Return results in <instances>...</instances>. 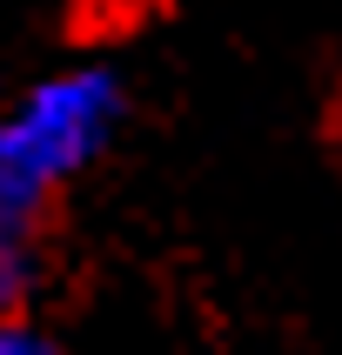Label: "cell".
<instances>
[{"mask_svg":"<svg viewBox=\"0 0 342 355\" xmlns=\"http://www.w3.org/2000/svg\"><path fill=\"white\" fill-rule=\"evenodd\" d=\"M121 121H128V80L108 60H74L27 80L0 107V155L27 188L54 201L114 148Z\"/></svg>","mask_w":342,"mask_h":355,"instance_id":"1","label":"cell"},{"mask_svg":"<svg viewBox=\"0 0 342 355\" xmlns=\"http://www.w3.org/2000/svg\"><path fill=\"white\" fill-rule=\"evenodd\" d=\"M40 215H47V195L27 188V181L7 168V155H0V315H20L27 295H34V275H40Z\"/></svg>","mask_w":342,"mask_h":355,"instance_id":"2","label":"cell"},{"mask_svg":"<svg viewBox=\"0 0 342 355\" xmlns=\"http://www.w3.org/2000/svg\"><path fill=\"white\" fill-rule=\"evenodd\" d=\"M0 355H60V342L20 309V315H0Z\"/></svg>","mask_w":342,"mask_h":355,"instance_id":"3","label":"cell"}]
</instances>
